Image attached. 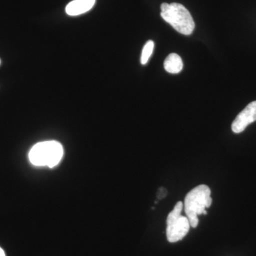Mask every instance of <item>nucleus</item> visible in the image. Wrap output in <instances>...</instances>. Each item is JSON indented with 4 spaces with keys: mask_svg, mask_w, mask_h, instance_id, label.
I'll use <instances>...</instances> for the list:
<instances>
[{
    "mask_svg": "<svg viewBox=\"0 0 256 256\" xmlns=\"http://www.w3.org/2000/svg\"><path fill=\"white\" fill-rule=\"evenodd\" d=\"M212 191L206 185L202 184L188 192L185 198V212L191 227L196 228L198 225V216L207 215L206 208L212 206Z\"/></svg>",
    "mask_w": 256,
    "mask_h": 256,
    "instance_id": "nucleus-1",
    "label": "nucleus"
},
{
    "mask_svg": "<svg viewBox=\"0 0 256 256\" xmlns=\"http://www.w3.org/2000/svg\"><path fill=\"white\" fill-rule=\"evenodd\" d=\"M161 16L178 33L191 35L195 30V22L191 13L184 5L178 3L170 4L163 3L161 6Z\"/></svg>",
    "mask_w": 256,
    "mask_h": 256,
    "instance_id": "nucleus-2",
    "label": "nucleus"
},
{
    "mask_svg": "<svg viewBox=\"0 0 256 256\" xmlns=\"http://www.w3.org/2000/svg\"><path fill=\"white\" fill-rule=\"evenodd\" d=\"M64 152V148L60 143L56 141H46L34 146L28 158L34 166L53 168L60 164Z\"/></svg>",
    "mask_w": 256,
    "mask_h": 256,
    "instance_id": "nucleus-3",
    "label": "nucleus"
},
{
    "mask_svg": "<svg viewBox=\"0 0 256 256\" xmlns=\"http://www.w3.org/2000/svg\"><path fill=\"white\" fill-rule=\"evenodd\" d=\"M184 204L178 202L166 220V237L168 242H176L182 240L190 232V220L188 217L182 216Z\"/></svg>",
    "mask_w": 256,
    "mask_h": 256,
    "instance_id": "nucleus-4",
    "label": "nucleus"
},
{
    "mask_svg": "<svg viewBox=\"0 0 256 256\" xmlns=\"http://www.w3.org/2000/svg\"><path fill=\"white\" fill-rule=\"evenodd\" d=\"M256 121V101L252 102L240 112L232 124V130L239 134L246 129L249 124Z\"/></svg>",
    "mask_w": 256,
    "mask_h": 256,
    "instance_id": "nucleus-5",
    "label": "nucleus"
},
{
    "mask_svg": "<svg viewBox=\"0 0 256 256\" xmlns=\"http://www.w3.org/2000/svg\"><path fill=\"white\" fill-rule=\"evenodd\" d=\"M96 0H74L67 5V14L69 16H79L88 12L94 8Z\"/></svg>",
    "mask_w": 256,
    "mask_h": 256,
    "instance_id": "nucleus-6",
    "label": "nucleus"
},
{
    "mask_svg": "<svg viewBox=\"0 0 256 256\" xmlns=\"http://www.w3.org/2000/svg\"><path fill=\"white\" fill-rule=\"evenodd\" d=\"M164 68L168 73L180 74L183 70L184 64L181 57L176 54H171L165 60Z\"/></svg>",
    "mask_w": 256,
    "mask_h": 256,
    "instance_id": "nucleus-7",
    "label": "nucleus"
},
{
    "mask_svg": "<svg viewBox=\"0 0 256 256\" xmlns=\"http://www.w3.org/2000/svg\"><path fill=\"white\" fill-rule=\"evenodd\" d=\"M154 50V42L149 41L146 44L142 50V56H141V64L146 65L149 62L150 58L152 55Z\"/></svg>",
    "mask_w": 256,
    "mask_h": 256,
    "instance_id": "nucleus-8",
    "label": "nucleus"
},
{
    "mask_svg": "<svg viewBox=\"0 0 256 256\" xmlns=\"http://www.w3.org/2000/svg\"><path fill=\"white\" fill-rule=\"evenodd\" d=\"M166 193H168V192H166V190H165V188H160L159 193H158L159 194H158V198L162 200V198H164V197L166 196Z\"/></svg>",
    "mask_w": 256,
    "mask_h": 256,
    "instance_id": "nucleus-9",
    "label": "nucleus"
},
{
    "mask_svg": "<svg viewBox=\"0 0 256 256\" xmlns=\"http://www.w3.org/2000/svg\"><path fill=\"white\" fill-rule=\"evenodd\" d=\"M0 256H6L4 250H3L1 247H0Z\"/></svg>",
    "mask_w": 256,
    "mask_h": 256,
    "instance_id": "nucleus-10",
    "label": "nucleus"
},
{
    "mask_svg": "<svg viewBox=\"0 0 256 256\" xmlns=\"http://www.w3.org/2000/svg\"><path fill=\"white\" fill-rule=\"evenodd\" d=\"M1 64H2V60H0V65H1Z\"/></svg>",
    "mask_w": 256,
    "mask_h": 256,
    "instance_id": "nucleus-11",
    "label": "nucleus"
}]
</instances>
